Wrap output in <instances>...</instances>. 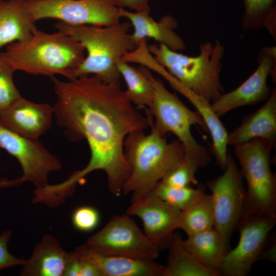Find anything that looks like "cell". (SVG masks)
<instances>
[{
    "label": "cell",
    "instance_id": "obj_1",
    "mask_svg": "<svg viewBox=\"0 0 276 276\" xmlns=\"http://www.w3.org/2000/svg\"><path fill=\"white\" fill-rule=\"evenodd\" d=\"M56 101L54 114L66 137L85 140L90 151L88 163L58 184L65 192L96 170L104 171L109 192L119 196L131 169L124 155V143L130 133L150 127L152 116H144L126 96L121 84L106 83L95 76L66 81L51 77Z\"/></svg>",
    "mask_w": 276,
    "mask_h": 276
},
{
    "label": "cell",
    "instance_id": "obj_2",
    "mask_svg": "<svg viewBox=\"0 0 276 276\" xmlns=\"http://www.w3.org/2000/svg\"><path fill=\"white\" fill-rule=\"evenodd\" d=\"M82 44L59 31L48 33L37 29L28 39L8 45L0 57L14 72L53 77L61 75L68 79L85 58Z\"/></svg>",
    "mask_w": 276,
    "mask_h": 276
},
{
    "label": "cell",
    "instance_id": "obj_3",
    "mask_svg": "<svg viewBox=\"0 0 276 276\" xmlns=\"http://www.w3.org/2000/svg\"><path fill=\"white\" fill-rule=\"evenodd\" d=\"M150 127L149 134L144 131L133 132L124 141V155L131 172L122 193L131 194V202L150 193L185 156L184 147L178 140L168 142L166 136L161 134L152 122Z\"/></svg>",
    "mask_w": 276,
    "mask_h": 276
},
{
    "label": "cell",
    "instance_id": "obj_4",
    "mask_svg": "<svg viewBox=\"0 0 276 276\" xmlns=\"http://www.w3.org/2000/svg\"><path fill=\"white\" fill-rule=\"evenodd\" d=\"M130 27L129 21L107 26L55 24L57 31L77 40L86 52L71 79L93 75L106 83L121 84L118 62L137 46L130 33Z\"/></svg>",
    "mask_w": 276,
    "mask_h": 276
},
{
    "label": "cell",
    "instance_id": "obj_5",
    "mask_svg": "<svg viewBox=\"0 0 276 276\" xmlns=\"http://www.w3.org/2000/svg\"><path fill=\"white\" fill-rule=\"evenodd\" d=\"M148 48L155 60L182 86L205 101L211 103L225 93L220 79L225 50L218 40L201 43L195 56L161 43L148 45Z\"/></svg>",
    "mask_w": 276,
    "mask_h": 276
},
{
    "label": "cell",
    "instance_id": "obj_6",
    "mask_svg": "<svg viewBox=\"0 0 276 276\" xmlns=\"http://www.w3.org/2000/svg\"><path fill=\"white\" fill-rule=\"evenodd\" d=\"M141 66L153 90L152 100L147 110L155 118L152 125L164 136L168 133L174 134L184 147L185 158L200 168L205 167L211 160L209 150L197 142L191 132V127L196 125L207 130L203 119L197 111L190 109L176 95L168 90L163 81L155 77L151 70Z\"/></svg>",
    "mask_w": 276,
    "mask_h": 276
},
{
    "label": "cell",
    "instance_id": "obj_7",
    "mask_svg": "<svg viewBox=\"0 0 276 276\" xmlns=\"http://www.w3.org/2000/svg\"><path fill=\"white\" fill-rule=\"evenodd\" d=\"M275 143L274 140L258 137L234 146L247 185L242 221L256 215L276 218V176L270 167Z\"/></svg>",
    "mask_w": 276,
    "mask_h": 276
},
{
    "label": "cell",
    "instance_id": "obj_8",
    "mask_svg": "<svg viewBox=\"0 0 276 276\" xmlns=\"http://www.w3.org/2000/svg\"><path fill=\"white\" fill-rule=\"evenodd\" d=\"M0 148L18 160L22 169L21 176L14 179H0V189L17 187L31 182L35 189L48 185L52 172L61 169V162L38 140L20 135L0 124Z\"/></svg>",
    "mask_w": 276,
    "mask_h": 276
},
{
    "label": "cell",
    "instance_id": "obj_9",
    "mask_svg": "<svg viewBox=\"0 0 276 276\" xmlns=\"http://www.w3.org/2000/svg\"><path fill=\"white\" fill-rule=\"evenodd\" d=\"M223 173L209 182L214 211V228L228 245L242 220L245 189L243 177L235 160L228 153Z\"/></svg>",
    "mask_w": 276,
    "mask_h": 276
},
{
    "label": "cell",
    "instance_id": "obj_10",
    "mask_svg": "<svg viewBox=\"0 0 276 276\" xmlns=\"http://www.w3.org/2000/svg\"><path fill=\"white\" fill-rule=\"evenodd\" d=\"M33 18L71 25L107 26L120 22L119 8L108 0H26Z\"/></svg>",
    "mask_w": 276,
    "mask_h": 276
},
{
    "label": "cell",
    "instance_id": "obj_11",
    "mask_svg": "<svg viewBox=\"0 0 276 276\" xmlns=\"http://www.w3.org/2000/svg\"><path fill=\"white\" fill-rule=\"evenodd\" d=\"M86 244L106 254L148 260H154L160 251L127 214L112 216Z\"/></svg>",
    "mask_w": 276,
    "mask_h": 276
},
{
    "label": "cell",
    "instance_id": "obj_12",
    "mask_svg": "<svg viewBox=\"0 0 276 276\" xmlns=\"http://www.w3.org/2000/svg\"><path fill=\"white\" fill-rule=\"evenodd\" d=\"M276 218L262 215L251 216L239 224L240 238L237 246L226 254L220 275L245 276L262 254L269 233Z\"/></svg>",
    "mask_w": 276,
    "mask_h": 276
},
{
    "label": "cell",
    "instance_id": "obj_13",
    "mask_svg": "<svg viewBox=\"0 0 276 276\" xmlns=\"http://www.w3.org/2000/svg\"><path fill=\"white\" fill-rule=\"evenodd\" d=\"M258 65L254 72L234 90L223 93L212 102L211 107L219 118L240 107L251 105L266 101L271 90L267 84L268 78L275 77L276 48L265 47L260 52Z\"/></svg>",
    "mask_w": 276,
    "mask_h": 276
},
{
    "label": "cell",
    "instance_id": "obj_14",
    "mask_svg": "<svg viewBox=\"0 0 276 276\" xmlns=\"http://www.w3.org/2000/svg\"><path fill=\"white\" fill-rule=\"evenodd\" d=\"M180 213L152 192L131 202L126 211L128 215L141 219L144 234L159 251L167 248L178 228Z\"/></svg>",
    "mask_w": 276,
    "mask_h": 276
},
{
    "label": "cell",
    "instance_id": "obj_15",
    "mask_svg": "<svg viewBox=\"0 0 276 276\" xmlns=\"http://www.w3.org/2000/svg\"><path fill=\"white\" fill-rule=\"evenodd\" d=\"M53 115V106L21 96L0 111V124L20 135L38 140L51 127Z\"/></svg>",
    "mask_w": 276,
    "mask_h": 276
},
{
    "label": "cell",
    "instance_id": "obj_16",
    "mask_svg": "<svg viewBox=\"0 0 276 276\" xmlns=\"http://www.w3.org/2000/svg\"><path fill=\"white\" fill-rule=\"evenodd\" d=\"M150 9L133 11L119 8L121 18H125L133 28L131 36L137 45L144 39H152L170 49L180 52L186 49L183 39L175 31L177 27L176 19L170 15L156 21L150 15Z\"/></svg>",
    "mask_w": 276,
    "mask_h": 276
},
{
    "label": "cell",
    "instance_id": "obj_17",
    "mask_svg": "<svg viewBox=\"0 0 276 276\" xmlns=\"http://www.w3.org/2000/svg\"><path fill=\"white\" fill-rule=\"evenodd\" d=\"M75 250L93 263L103 276H163L165 266L154 260L106 254L86 243Z\"/></svg>",
    "mask_w": 276,
    "mask_h": 276
},
{
    "label": "cell",
    "instance_id": "obj_18",
    "mask_svg": "<svg viewBox=\"0 0 276 276\" xmlns=\"http://www.w3.org/2000/svg\"><path fill=\"white\" fill-rule=\"evenodd\" d=\"M276 140V89L265 103L243 118L241 124L228 134V145L234 147L255 138Z\"/></svg>",
    "mask_w": 276,
    "mask_h": 276
},
{
    "label": "cell",
    "instance_id": "obj_19",
    "mask_svg": "<svg viewBox=\"0 0 276 276\" xmlns=\"http://www.w3.org/2000/svg\"><path fill=\"white\" fill-rule=\"evenodd\" d=\"M68 252L53 236L46 235L36 245L30 258L26 260L21 276H63Z\"/></svg>",
    "mask_w": 276,
    "mask_h": 276
},
{
    "label": "cell",
    "instance_id": "obj_20",
    "mask_svg": "<svg viewBox=\"0 0 276 276\" xmlns=\"http://www.w3.org/2000/svg\"><path fill=\"white\" fill-rule=\"evenodd\" d=\"M36 22L26 0H0V49L29 38Z\"/></svg>",
    "mask_w": 276,
    "mask_h": 276
},
{
    "label": "cell",
    "instance_id": "obj_21",
    "mask_svg": "<svg viewBox=\"0 0 276 276\" xmlns=\"http://www.w3.org/2000/svg\"><path fill=\"white\" fill-rule=\"evenodd\" d=\"M183 241L187 249L199 262L220 275V267L228 251V245L214 227L189 236Z\"/></svg>",
    "mask_w": 276,
    "mask_h": 276
},
{
    "label": "cell",
    "instance_id": "obj_22",
    "mask_svg": "<svg viewBox=\"0 0 276 276\" xmlns=\"http://www.w3.org/2000/svg\"><path fill=\"white\" fill-rule=\"evenodd\" d=\"M183 240L179 234H173L167 247V264L163 276H219L197 260Z\"/></svg>",
    "mask_w": 276,
    "mask_h": 276
},
{
    "label": "cell",
    "instance_id": "obj_23",
    "mask_svg": "<svg viewBox=\"0 0 276 276\" xmlns=\"http://www.w3.org/2000/svg\"><path fill=\"white\" fill-rule=\"evenodd\" d=\"M119 72L127 85L124 93L136 108L149 107L152 100V84L142 66L135 67L121 59L117 63Z\"/></svg>",
    "mask_w": 276,
    "mask_h": 276
},
{
    "label": "cell",
    "instance_id": "obj_24",
    "mask_svg": "<svg viewBox=\"0 0 276 276\" xmlns=\"http://www.w3.org/2000/svg\"><path fill=\"white\" fill-rule=\"evenodd\" d=\"M214 211L212 195L206 193L181 211L178 228L188 237L214 227Z\"/></svg>",
    "mask_w": 276,
    "mask_h": 276
},
{
    "label": "cell",
    "instance_id": "obj_25",
    "mask_svg": "<svg viewBox=\"0 0 276 276\" xmlns=\"http://www.w3.org/2000/svg\"><path fill=\"white\" fill-rule=\"evenodd\" d=\"M244 14L241 26L244 31L265 28L276 36V0H243Z\"/></svg>",
    "mask_w": 276,
    "mask_h": 276
},
{
    "label": "cell",
    "instance_id": "obj_26",
    "mask_svg": "<svg viewBox=\"0 0 276 276\" xmlns=\"http://www.w3.org/2000/svg\"><path fill=\"white\" fill-rule=\"evenodd\" d=\"M152 192L160 199L180 211L189 208L205 194V188L202 185L197 188L191 186L173 187L160 181L156 183Z\"/></svg>",
    "mask_w": 276,
    "mask_h": 276
},
{
    "label": "cell",
    "instance_id": "obj_27",
    "mask_svg": "<svg viewBox=\"0 0 276 276\" xmlns=\"http://www.w3.org/2000/svg\"><path fill=\"white\" fill-rule=\"evenodd\" d=\"M199 166L185 158L169 171L160 180L163 183L173 187H187L198 185L195 177Z\"/></svg>",
    "mask_w": 276,
    "mask_h": 276
},
{
    "label": "cell",
    "instance_id": "obj_28",
    "mask_svg": "<svg viewBox=\"0 0 276 276\" xmlns=\"http://www.w3.org/2000/svg\"><path fill=\"white\" fill-rule=\"evenodd\" d=\"M14 72L0 57V111L21 97L13 81Z\"/></svg>",
    "mask_w": 276,
    "mask_h": 276
},
{
    "label": "cell",
    "instance_id": "obj_29",
    "mask_svg": "<svg viewBox=\"0 0 276 276\" xmlns=\"http://www.w3.org/2000/svg\"><path fill=\"white\" fill-rule=\"evenodd\" d=\"M100 221V214L94 207L87 205L77 208L73 213L72 222L78 230L87 232L94 229Z\"/></svg>",
    "mask_w": 276,
    "mask_h": 276
},
{
    "label": "cell",
    "instance_id": "obj_30",
    "mask_svg": "<svg viewBox=\"0 0 276 276\" xmlns=\"http://www.w3.org/2000/svg\"><path fill=\"white\" fill-rule=\"evenodd\" d=\"M11 230L7 229L0 234V271L7 268L25 264L26 260L17 258L8 250V244L12 236Z\"/></svg>",
    "mask_w": 276,
    "mask_h": 276
},
{
    "label": "cell",
    "instance_id": "obj_31",
    "mask_svg": "<svg viewBox=\"0 0 276 276\" xmlns=\"http://www.w3.org/2000/svg\"><path fill=\"white\" fill-rule=\"evenodd\" d=\"M119 8H123L133 11L150 9V0H108Z\"/></svg>",
    "mask_w": 276,
    "mask_h": 276
},
{
    "label": "cell",
    "instance_id": "obj_32",
    "mask_svg": "<svg viewBox=\"0 0 276 276\" xmlns=\"http://www.w3.org/2000/svg\"><path fill=\"white\" fill-rule=\"evenodd\" d=\"M80 256L75 250L68 252V256L63 276H79Z\"/></svg>",
    "mask_w": 276,
    "mask_h": 276
},
{
    "label": "cell",
    "instance_id": "obj_33",
    "mask_svg": "<svg viewBox=\"0 0 276 276\" xmlns=\"http://www.w3.org/2000/svg\"><path fill=\"white\" fill-rule=\"evenodd\" d=\"M79 276H103V275L93 263L80 256Z\"/></svg>",
    "mask_w": 276,
    "mask_h": 276
}]
</instances>
